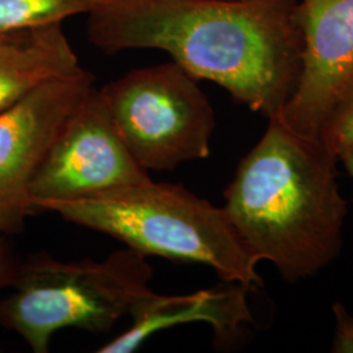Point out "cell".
<instances>
[{"instance_id": "cell-14", "label": "cell", "mask_w": 353, "mask_h": 353, "mask_svg": "<svg viewBox=\"0 0 353 353\" xmlns=\"http://www.w3.org/2000/svg\"><path fill=\"white\" fill-rule=\"evenodd\" d=\"M16 267L17 265L13 263L12 256L0 236V290L4 287H10Z\"/></svg>"}, {"instance_id": "cell-4", "label": "cell", "mask_w": 353, "mask_h": 353, "mask_svg": "<svg viewBox=\"0 0 353 353\" xmlns=\"http://www.w3.org/2000/svg\"><path fill=\"white\" fill-rule=\"evenodd\" d=\"M152 276L145 256L128 248L102 261L34 255L16 267L12 292L0 300V325L33 352L48 353L54 334L64 328L109 332L151 293Z\"/></svg>"}, {"instance_id": "cell-3", "label": "cell", "mask_w": 353, "mask_h": 353, "mask_svg": "<svg viewBox=\"0 0 353 353\" xmlns=\"http://www.w3.org/2000/svg\"><path fill=\"white\" fill-rule=\"evenodd\" d=\"M68 223L108 234L144 256L211 267L227 283L261 287L258 259L249 252L223 207L182 185H139L50 207Z\"/></svg>"}, {"instance_id": "cell-12", "label": "cell", "mask_w": 353, "mask_h": 353, "mask_svg": "<svg viewBox=\"0 0 353 353\" xmlns=\"http://www.w3.org/2000/svg\"><path fill=\"white\" fill-rule=\"evenodd\" d=\"M319 140L338 160L343 153L353 151V87L328 115Z\"/></svg>"}, {"instance_id": "cell-9", "label": "cell", "mask_w": 353, "mask_h": 353, "mask_svg": "<svg viewBox=\"0 0 353 353\" xmlns=\"http://www.w3.org/2000/svg\"><path fill=\"white\" fill-rule=\"evenodd\" d=\"M249 290L243 284L227 281L217 288L179 296L159 294L152 290L132 310L130 328L97 352H134L154 334L194 322L208 323L214 328L216 339L228 341L241 325L252 321L248 303Z\"/></svg>"}, {"instance_id": "cell-7", "label": "cell", "mask_w": 353, "mask_h": 353, "mask_svg": "<svg viewBox=\"0 0 353 353\" xmlns=\"http://www.w3.org/2000/svg\"><path fill=\"white\" fill-rule=\"evenodd\" d=\"M83 67L46 81L0 112V236L20 232L37 214L30 186L51 143L93 90Z\"/></svg>"}, {"instance_id": "cell-2", "label": "cell", "mask_w": 353, "mask_h": 353, "mask_svg": "<svg viewBox=\"0 0 353 353\" xmlns=\"http://www.w3.org/2000/svg\"><path fill=\"white\" fill-rule=\"evenodd\" d=\"M338 161L321 140L272 117L224 191L223 208L245 246L288 283L314 276L341 255L348 205Z\"/></svg>"}, {"instance_id": "cell-1", "label": "cell", "mask_w": 353, "mask_h": 353, "mask_svg": "<svg viewBox=\"0 0 353 353\" xmlns=\"http://www.w3.org/2000/svg\"><path fill=\"white\" fill-rule=\"evenodd\" d=\"M88 16V39L102 52L165 51L196 80L268 119L283 110L301 72L293 0H106Z\"/></svg>"}, {"instance_id": "cell-11", "label": "cell", "mask_w": 353, "mask_h": 353, "mask_svg": "<svg viewBox=\"0 0 353 353\" xmlns=\"http://www.w3.org/2000/svg\"><path fill=\"white\" fill-rule=\"evenodd\" d=\"M106 0H0V32L62 24L75 14H90Z\"/></svg>"}, {"instance_id": "cell-8", "label": "cell", "mask_w": 353, "mask_h": 353, "mask_svg": "<svg viewBox=\"0 0 353 353\" xmlns=\"http://www.w3.org/2000/svg\"><path fill=\"white\" fill-rule=\"evenodd\" d=\"M303 36L301 72L278 114L292 131L319 139L328 115L353 87V0H293Z\"/></svg>"}, {"instance_id": "cell-10", "label": "cell", "mask_w": 353, "mask_h": 353, "mask_svg": "<svg viewBox=\"0 0 353 353\" xmlns=\"http://www.w3.org/2000/svg\"><path fill=\"white\" fill-rule=\"evenodd\" d=\"M80 68L62 24L0 32V112L46 81Z\"/></svg>"}, {"instance_id": "cell-13", "label": "cell", "mask_w": 353, "mask_h": 353, "mask_svg": "<svg viewBox=\"0 0 353 353\" xmlns=\"http://www.w3.org/2000/svg\"><path fill=\"white\" fill-rule=\"evenodd\" d=\"M335 332L331 351L334 353H353V316L343 303H334Z\"/></svg>"}, {"instance_id": "cell-5", "label": "cell", "mask_w": 353, "mask_h": 353, "mask_svg": "<svg viewBox=\"0 0 353 353\" xmlns=\"http://www.w3.org/2000/svg\"><path fill=\"white\" fill-rule=\"evenodd\" d=\"M118 134L147 172L210 156L216 118L199 80L176 62L138 68L100 90Z\"/></svg>"}, {"instance_id": "cell-15", "label": "cell", "mask_w": 353, "mask_h": 353, "mask_svg": "<svg viewBox=\"0 0 353 353\" xmlns=\"http://www.w3.org/2000/svg\"><path fill=\"white\" fill-rule=\"evenodd\" d=\"M339 161H341V163L344 164L345 170H347L348 174L353 178V151L345 152V153L341 154Z\"/></svg>"}, {"instance_id": "cell-6", "label": "cell", "mask_w": 353, "mask_h": 353, "mask_svg": "<svg viewBox=\"0 0 353 353\" xmlns=\"http://www.w3.org/2000/svg\"><path fill=\"white\" fill-rule=\"evenodd\" d=\"M93 88L45 153L30 186L36 212L150 181Z\"/></svg>"}]
</instances>
